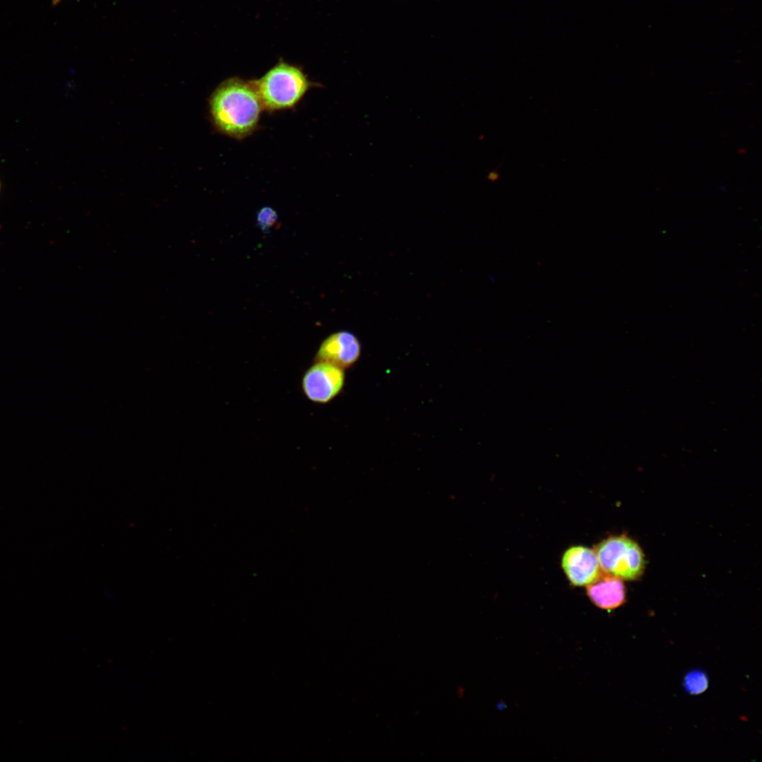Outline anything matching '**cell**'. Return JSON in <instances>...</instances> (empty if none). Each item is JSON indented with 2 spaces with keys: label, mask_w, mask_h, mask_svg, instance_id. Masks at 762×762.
<instances>
[{
  "label": "cell",
  "mask_w": 762,
  "mask_h": 762,
  "mask_svg": "<svg viewBox=\"0 0 762 762\" xmlns=\"http://www.w3.org/2000/svg\"><path fill=\"white\" fill-rule=\"evenodd\" d=\"M209 107L217 130L241 139L256 128L263 105L253 81L231 78L214 90L209 99Z\"/></svg>",
  "instance_id": "cell-1"
},
{
  "label": "cell",
  "mask_w": 762,
  "mask_h": 762,
  "mask_svg": "<svg viewBox=\"0 0 762 762\" xmlns=\"http://www.w3.org/2000/svg\"><path fill=\"white\" fill-rule=\"evenodd\" d=\"M253 83L263 107L269 110L293 107L311 85L301 68L282 60Z\"/></svg>",
  "instance_id": "cell-2"
},
{
  "label": "cell",
  "mask_w": 762,
  "mask_h": 762,
  "mask_svg": "<svg viewBox=\"0 0 762 762\" xmlns=\"http://www.w3.org/2000/svg\"><path fill=\"white\" fill-rule=\"evenodd\" d=\"M600 567L606 574L621 579L635 580L645 568L642 550L626 536H611L594 549Z\"/></svg>",
  "instance_id": "cell-3"
},
{
  "label": "cell",
  "mask_w": 762,
  "mask_h": 762,
  "mask_svg": "<svg viewBox=\"0 0 762 762\" xmlns=\"http://www.w3.org/2000/svg\"><path fill=\"white\" fill-rule=\"evenodd\" d=\"M344 381V369L328 363L316 361L305 372L301 387L308 400L316 404H327L340 393Z\"/></svg>",
  "instance_id": "cell-4"
},
{
  "label": "cell",
  "mask_w": 762,
  "mask_h": 762,
  "mask_svg": "<svg viewBox=\"0 0 762 762\" xmlns=\"http://www.w3.org/2000/svg\"><path fill=\"white\" fill-rule=\"evenodd\" d=\"M361 351V344L354 334L340 331L331 334L322 341L314 361L328 363L344 369L356 362Z\"/></svg>",
  "instance_id": "cell-5"
},
{
  "label": "cell",
  "mask_w": 762,
  "mask_h": 762,
  "mask_svg": "<svg viewBox=\"0 0 762 762\" xmlns=\"http://www.w3.org/2000/svg\"><path fill=\"white\" fill-rule=\"evenodd\" d=\"M562 566L569 581L575 586H587L601 574L594 550L581 545L565 551Z\"/></svg>",
  "instance_id": "cell-6"
},
{
  "label": "cell",
  "mask_w": 762,
  "mask_h": 762,
  "mask_svg": "<svg viewBox=\"0 0 762 762\" xmlns=\"http://www.w3.org/2000/svg\"><path fill=\"white\" fill-rule=\"evenodd\" d=\"M587 595L598 607L611 611L626 601L625 587L621 579L606 574L586 586Z\"/></svg>",
  "instance_id": "cell-7"
},
{
  "label": "cell",
  "mask_w": 762,
  "mask_h": 762,
  "mask_svg": "<svg viewBox=\"0 0 762 762\" xmlns=\"http://www.w3.org/2000/svg\"><path fill=\"white\" fill-rule=\"evenodd\" d=\"M683 687L685 691L691 695L701 694L708 687V677L701 670L690 671L684 677Z\"/></svg>",
  "instance_id": "cell-8"
},
{
  "label": "cell",
  "mask_w": 762,
  "mask_h": 762,
  "mask_svg": "<svg viewBox=\"0 0 762 762\" xmlns=\"http://www.w3.org/2000/svg\"><path fill=\"white\" fill-rule=\"evenodd\" d=\"M277 215L274 210L270 207L262 208L258 214V223L263 229L266 230L272 226L277 222Z\"/></svg>",
  "instance_id": "cell-9"
},
{
  "label": "cell",
  "mask_w": 762,
  "mask_h": 762,
  "mask_svg": "<svg viewBox=\"0 0 762 762\" xmlns=\"http://www.w3.org/2000/svg\"><path fill=\"white\" fill-rule=\"evenodd\" d=\"M60 1L61 0H52V3L54 5H56L59 3Z\"/></svg>",
  "instance_id": "cell-10"
}]
</instances>
